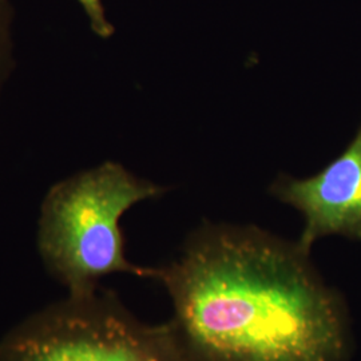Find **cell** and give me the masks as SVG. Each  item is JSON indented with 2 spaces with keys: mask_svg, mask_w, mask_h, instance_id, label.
Instances as JSON below:
<instances>
[{
  "mask_svg": "<svg viewBox=\"0 0 361 361\" xmlns=\"http://www.w3.org/2000/svg\"><path fill=\"white\" fill-rule=\"evenodd\" d=\"M186 361H343L344 308L297 243L207 225L155 269Z\"/></svg>",
  "mask_w": 361,
  "mask_h": 361,
  "instance_id": "1",
  "label": "cell"
},
{
  "mask_svg": "<svg viewBox=\"0 0 361 361\" xmlns=\"http://www.w3.org/2000/svg\"><path fill=\"white\" fill-rule=\"evenodd\" d=\"M165 192L111 161L58 180L39 216L38 250L46 269L74 296L94 292L113 273L153 279L155 269L125 257L119 222L130 207Z\"/></svg>",
  "mask_w": 361,
  "mask_h": 361,
  "instance_id": "2",
  "label": "cell"
},
{
  "mask_svg": "<svg viewBox=\"0 0 361 361\" xmlns=\"http://www.w3.org/2000/svg\"><path fill=\"white\" fill-rule=\"evenodd\" d=\"M0 361H186L171 323L147 325L118 297L68 295L13 326Z\"/></svg>",
  "mask_w": 361,
  "mask_h": 361,
  "instance_id": "3",
  "label": "cell"
},
{
  "mask_svg": "<svg viewBox=\"0 0 361 361\" xmlns=\"http://www.w3.org/2000/svg\"><path fill=\"white\" fill-rule=\"evenodd\" d=\"M271 194L302 213L305 226L297 245L305 255L332 234L361 241V125L347 150L319 174L307 180L283 176Z\"/></svg>",
  "mask_w": 361,
  "mask_h": 361,
  "instance_id": "4",
  "label": "cell"
},
{
  "mask_svg": "<svg viewBox=\"0 0 361 361\" xmlns=\"http://www.w3.org/2000/svg\"><path fill=\"white\" fill-rule=\"evenodd\" d=\"M13 0H0V99L15 67Z\"/></svg>",
  "mask_w": 361,
  "mask_h": 361,
  "instance_id": "5",
  "label": "cell"
},
{
  "mask_svg": "<svg viewBox=\"0 0 361 361\" xmlns=\"http://www.w3.org/2000/svg\"><path fill=\"white\" fill-rule=\"evenodd\" d=\"M83 13L87 16L92 32L102 39H109L114 34V26L107 19L102 0H77Z\"/></svg>",
  "mask_w": 361,
  "mask_h": 361,
  "instance_id": "6",
  "label": "cell"
}]
</instances>
